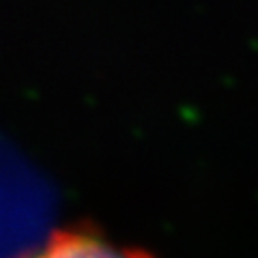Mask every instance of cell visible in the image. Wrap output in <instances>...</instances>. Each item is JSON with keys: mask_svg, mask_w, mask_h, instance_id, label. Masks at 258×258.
I'll list each match as a JSON object with an SVG mask.
<instances>
[{"mask_svg": "<svg viewBox=\"0 0 258 258\" xmlns=\"http://www.w3.org/2000/svg\"><path fill=\"white\" fill-rule=\"evenodd\" d=\"M32 258H153L144 249L116 245L88 228H62L52 232Z\"/></svg>", "mask_w": 258, "mask_h": 258, "instance_id": "1", "label": "cell"}]
</instances>
